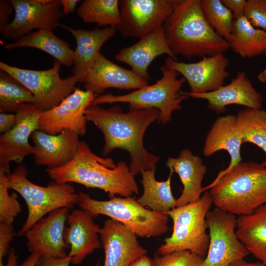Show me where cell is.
<instances>
[{"mask_svg": "<svg viewBox=\"0 0 266 266\" xmlns=\"http://www.w3.org/2000/svg\"><path fill=\"white\" fill-rule=\"evenodd\" d=\"M159 110L152 108L123 112L118 105L105 109L91 104L85 111L87 122L93 123L103 135L102 154L116 149L127 151L130 156V169L136 175L156 166L160 157L144 147L143 137L148 126L159 116Z\"/></svg>", "mask_w": 266, "mask_h": 266, "instance_id": "cell-1", "label": "cell"}, {"mask_svg": "<svg viewBox=\"0 0 266 266\" xmlns=\"http://www.w3.org/2000/svg\"><path fill=\"white\" fill-rule=\"evenodd\" d=\"M45 171L58 183L73 182L86 188H98L107 192L110 198L116 195L128 197L139 194L134 176L125 162L115 164L111 158L96 155L83 140L72 160Z\"/></svg>", "mask_w": 266, "mask_h": 266, "instance_id": "cell-2", "label": "cell"}, {"mask_svg": "<svg viewBox=\"0 0 266 266\" xmlns=\"http://www.w3.org/2000/svg\"><path fill=\"white\" fill-rule=\"evenodd\" d=\"M163 28L174 54L187 58L224 54L230 48L206 20L200 0H176Z\"/></svg>", "mask_w": 266, "mask_h": 266, "instance_id": "cell-3", "label": "cell"}, {"mask_svg": "<svg viewBox=\"0 0 266 266\" xmlns=\"http://www.w3.org/2000/svg\"><path fill=\"white\" fill-rule=\"evenodd\" d=\"M216 207L235 215H249L266 203V166L241 162L210 189Z\"/></svg>", "mask_w": 266, "mask_h": 266, "instance_id": "cell-4", "label": "cell"}, {"mask_svg": "<svg viewBox=\"0 0 266 266\" xmlns=\"http://www.w3.org/2000/svg\"><path fill=\"white\" fill-rule=\"evenodd\" d=\"M77 203L93 218L99 215L108 216L121 223L137 236L157 237L168 230L167 214L157 213L143 206L135 197H114L108 200H100L79 192Z\"/></svg>", "mask_w": 266, "mask_h": 266, "instance_id": "cell-5", "label": "cell"}, {"mask_svg": "<svg viewBox=\"0 0 266 266\" xmlns=\"http://www.w3.org/2000/svg\"><path fill=\"white\" fill-rule=\"evenodd\" d=\"M27 176L28 170L21 164L6 174L9 188L19 193L28 206L27 218L18 233L20 237L46 214L61 208H71L78 199V193L69 183L53 181L47 186H41L32 182Z\"/></svg>", "mask_w": 266, "mask_h": 266, "instance_id": "cell-6", "label": "cell"}, {"mask_svg": "<svg viewBox=\"0 0 266 266\" xmlns=\"http://www.w3.org/2000/svg\"><path fill=\"white\" fill-rule=\"evenodd\" d=\"M213 203L209 192L206 191L197 201L167 212L173 221V231L159 247L158 253L187 250L205 258L209 244L206 215Z\"/></svg>", "mask_w": 266, "mask_h": 266, "instance_id": "cell-7", "label": "cell"}, {"mask_svg": "<svg viewBox=\"0 0 266 266\" xmlns=\"http://www.w3.org/2000/svg\"><path fill=\"white\" fill-rule=\"evenodd\" d=\"M160 69L162 76L155 83L125 95L98 96L91 104L124 102L129 104L130 110L156 108L160 112L159 122L167 123L171 120L173 112L181 109V102L188 98L180 92L186 80L183 77H178V72L164 65Z\"/></svg>", "mask_w": 266, "mask_h": 266, "instance_id": "cell-8", "label": "cell"}, {"mask_svg": "<svg viewBox=\"0 0 266 266\" xmlns=\"http://www.w3.org/2000/svg\"><path fill=\"white\" fill-rule=\"evenodd\" d=\"M61 64L56 60L51 68L35 70L11 66L1 61L0 69L27 88L33 95L35 104L42 111L58 105L74 91L79 82L73 75L62 79L60 76Z\"/></svg>", "mask_w": 266, "mask_h": 266, "instance_id": "cell-9", "label": "cell"}, {"mask_svg": "<svg viewBox=\"0 0 266 266\" xmlns=\"http://www.w3.org/2000/svg\"><path fill=\"white\" fill-rule=\"evenodd\" d=\"M209 244L201 266H229L250 253L235 233V215L217 207L206 215Z\"/></svg>", "mask_w": 266, "mask_h": 266, "instance_id": "cell-10", "label": "cell"}, {"mask_svg": "<svg viewBox=\"0 0 266 266\" xmlns=\"http://www.w3.org/2000/svg\"><path fill=\"white\" fill-rule=\"evenodd\" d=\"M176 0H119L117 30L126 37L141 38L162 27Z\"/></svg>", "mask_w": 266, "mask_h": 266, "instance_id": "cell-11", "label": "cell"}, {"mask_svg": "<svg viewBox=\"0 0 266 266\" xmlns=\"http://www.w3.org/2000/svg\"><path fill=\"white\" fill-rule=\"evenodd\" d=\"M90 91L76 88L74 91L58 105L41 112L38 130L56 135L69 131L78 135L86 133L85 111L98 96Z\"/></svg>", "mask_w": 266, "mask_h": 266, "instance_id": "cell-12", "label": "cell"}, {"mask_svg": "<svg viewBox=\"0 0 266 266\" xmlns=\"http://www.w3.org/2000/svg\"><path fill=\"white\" fill-rule=\"evenodd\" d=\"M13 20L1 32L4 38L18 39L32 30H52L61 26L60 0H10Z\"/></svg>", "mask_w": 266, "mask_h": 266, "instance_id": "cell-13", "label": "cell"}, {"mask_svg": "<svg viewBox=\"0 0 266 266\" xmlns=\"http://www.w3.org/2000/svg\"><path fill=\"white\" fill-rule=\"evenodd\" d=\"M42 111L35 104L20 105L16 112L14 126L0 136V171L10 173V163H21L34 148L29 143L31 134L37 130L38 120Z\"/></svg>", "mask_w": 266, "mask_h": 266, "instance_id": "cell-14", "label": "cell"}, {"mask_svg": "<svg viewBox=\"0 0 266 266\" xmlns=\"http://www.w3.org/2000/svg\"><path fill=\"white\" fill-rule=\"evenodd\" d=\"M229 64V59L224 54H218L192 63L167 57L164 66L181 74L188 83L191 93L200 94L215 91L224 85L229 76L227 70Z\"/></svg>", "mask_w": 266, "mask_h": 266, "instance_id": "cell-15", "label": "cell"}, {"mask_svg": "<svg viewBox=\"0 0 266 266\" xmlns=\"http://www.w3.org/2000/svg\"><path fill=\"white\" fill-rule=\"evenodd\" d=\"M69 208L56 209L36 222L25 234L26 245L32 253L40 256L64 258L68 247L64 240L65 224Z\"/></svg>", "mask_w": 266, "mask_h": 266, "instance_id": "cell-16", "label": "cell"}, {"mask_svg": "<svg viewBox=\"0 0 266 266\" xmlns=\"http://www.w3.org/2000/svg\"><path fill=\"white\" fill-rule=\"evenodd\" d=\"M137 237L121 223L106 220L100 232L105 255L103 266H129L146 255L147 251L139 244Z\"/></svg>", "mask_w": 266, "mask_h": 266, "instance_id": "cell-17", "label": "cell"}, {"mask_svg": "<svg viewBox=\"0 0 266 266\" xmlns=\"http://www.w3.org/2000/svg\"><path fill=\"white\" fill-rule=\"evenodd\" d=\"M243 137L234 115L218 117L209 131L204 143L203 154L209 157L221 150L227 151L231 158L228 166L221 170L215 179L202 188V192L210 189L225 173L241 162V146Z\"/></svg>", "mask_w": 266, "mask_h": 266, "instance_id": "cell-18", "label": "cell"}, {"mask_svg": "<svg viewBox=\"0 0 266 266\" xmlns=\"http://www.w3.org/2000/svg\"><path fill=\"white\" fill-rule=\"evenodd\" d=\"M183 93L188 97L206 100L208 108L216 114L224 112L226 106L232 104L253 109L262 107V95L255 89L244 71L238 72L230 83L215 91L200 94Z\"/></svg>", "mask_w": 266, "mask_h": 266, "instance_id": "cell-19", "label": "cell"}, {"mask_svg": "<svg viewBox=\"0 0 266 266\" xmlns=\"http://www.w3.org/2000/svg\"><path fill=\"white\" fill-rule=\"evenodd\" d=\"M82 83L85 90L98 95L109 88L137 90L148 85L147 81L131 70L115 64L100 53L88 69Z\"/></svg>", "mask_w": 266, "mask_h": 266, "instance_id": "cell-20", "label": "cell"}, {"mask_svg": "<svg viewBox=\"0 0 266 266\" xmlns=\"http://www.w3.org/2000/svg\"><path fill=\"white\" fill-rule=\"evenodd\" d=\"M164 54L178 60L168 44L162 26L131 46L120 49L115 59L128 65L134 73L148 81L151 78L148 71L149 66L157 57Z\"/></svg>", "mask_w": 266, "mask_h": 266, "instance_id": "cell-21", "label": "cell"}, {"mask_svg": "<svg viewBox=\"0 0 266 266\" xmlns=\"http://www.w3.org/2000/svg\"><path fill=\"white\" fill-rule=\"evenodd\" d=\"M64 231V240L70 251V263L81 264L85 258L100 248L101 228L93 217L83 209H76L69 214Z\"/></svg>", "mask_w": 266, "mask_h": 266, "instance_id": "cell-22", "label": "cell"}, {"mask_svg": "<svg viewBox=\"0 0 266 266\" xmlns=\"http://www.w3.org/2000/svg\"><path fill=\"white\" fill-rule=\"evenodd\" d=\"M30 138L34 148L33 155L35 163L47 168L60 167L72 160L81 142L78 134L69 131L52 135L37 130Z\"/></svg>", "mask_w": 266, "mask_h": 266, "instance_id": "cell-23", "label": "cell"}, {"mask_svg": "<svg viewBox=\"0 0 266 266\" xmlns=\"http://www.w3.org/2000/svg\"><path fill=\"white\" fill-rule=\"evenodd\" d=\"M166 166L170 172L178 174L183 186L175 207L197 201L202 192V182L207 171L202 159L191 150L184 149L177 158H168Z\"/></svg>", "mask_w": 266, "mask_h": 266, "instance_id": "cell-24", "label": "cell"}, {"mask_svg": "<svg viewBox=\"0 0 266 266\" xmlns=\"http://www.w3.org/2000/svg\"><path fill=\"white\" fill-rule=\"evenodd\" d=\"M74 37L76 47L74 51L72 75L82 82L86 74L103 45L113 37L115 27H106L94 30L75 29L61 24Z\"/></svg>", "mask_w": 266, "mask_h": 266, "instance_id": "cell-25", "label": "cell"}, {"mask_svg": "<svg viewBox=\"0 0 266 266\" xmlns=\"http://www.w3.org/2000/svg\"><path fill=\"white\" fill-rule=\"evenodd\" d=\"M236 235L254 257L266 265V203L237 218Z\"/></svg>", "mask_w": 266, "mask_h": 266, "instance_id": "cell-26", "label": "cell"}, {"mask_svg": "<svg viewBox=\"0 0 266 266\" xmlns=\"http://www.w3.org/2000/svg\"><path fill=\"white\" fill-rule=\"evenodd\" d=\"M51 30H39L29 33L13 43L4 45L7 50L18 47H32L42 50L66 66L73 65L74 51L68 42L57 36Z\"/></svg>", "mask_w": 266, "mask_h": 266, "instance_id": "cell-27", "label": "cell"}, {"mask_svg": "<svg viewBox=\"0 0 266 266\" xmlns=\"http://www.w3.org/2000/svg\"><path fill=\"white\" fill-rule=\"evenodd\" d=\"M155 170L156 166L140 173L143 192L136 200L140 204L155 212L166 214L175 207L176 199L170 186L172 173L170 172L166 181H158L155 178Z\"/></svg>", "mask_w": 266, "mask_h": 266, "instance_id": "cell-28", "label": "cell"}, {"mask_svg": "<svg viewBox=\"0 0 266 266\" xmlns=\"http://www.w3.org/2000/svg\"><path fill=\"white\" fill-rule=\"evenodd\" d=\"M230 48L242 58H250L265 54L266 32L254 27L244 16L233 20Z\"/></svg>", "mask_w": 266, "mask_h": 266, "instance_id": "cell-29", "label": "cell"}, {"mask_svg": "<svg viewBox=\"0 0 266 266\" xmlns=\"http://www.w3.org/2000/svg\"><path fill=\"white\" fill-rule=\"evenodd\" d=\"M77 13L85 23L117 28L120 22L119 0H85Z\"/></svg>", "mask_w": 266, "mask_h": 266, "instance_id": "cell-30", "label": "cell"}, {"mask_svg": "<svg viewBox=\"0 0 266 266\" xmlns=\"http://www.w3.org/2000/svg\"><path fill=\"white\" fill-rule=\"evenodd\" d=\"M243 142L252 143L266 154V110L246 108L236 115ZM263 163L266 166V160Z\"/></svg>", "mask_w": 266, "mask_h": 266, "instance_id": "cell-31", "label": "cell"}, {"mask_svg": "<svg viewBox=\"0 0 266 266\" xmlns=\"http://www.w3.org/2000/svg\"><path fill=\"white\" fill-rule=\"evenodd\" d=\"M32 93L22 84L6 72L0 71V110L16 113L24 103L35 104Z\"/></svg>", "mask_w": 266, "mask_h": 266, "instance_id": "cell-32", "label": "cell"}, {"mask_svg": "<svg viewBox=\"0 0 266 266\" xmlns=\"http://www.w3.org/2000/svg\"><path fill=\"white\" fill-rule=\"evenodd\" d=\"M203 15L213 29L229 42L234 20L231 10L221 0H200Z\"/></svg>", "mask_w": 266, "mask_h": 266, "instance_id": "cell-33", "label": "cell"}, {"mask_svg": "<svg viewBox=\"0 0 266 266\" xmlns=\"http://www.w3.org/2000/svg\"><path fill=\"white\" fill-rule=\"evenodd\" d=\"M6 173L0 171V223L12 224L15 217L21 211L17 195H10Z\"/></svg>", "mask_w": 266, "mask_h": 266, "instance_id": "cell-34", "label": "cell"}, {"mask_svg": "<svg viewBox=\"0 0 266 266\" xmlns=\"http://www.w3.org/2000/svg\"><path fill=\"white\" fill-rule=\"evenodd\" d=\"M204 258L187 250L164 255L156 254L152 259L154 266H201Z\"/></svg>", "mask_w": 266, "mask_h": 266, "instance_id": "cell-35", "label": "cell"}, {"mask_svg": "<svg viewBox=\"0 0 266 266\" xmlns=\"http://www.w3.org/2000/svg\"><path fill=\"white\" fill-rule=\"evenodd\" d=\"M243 16L255 28L266 32V0H247Z\"/></svg>", "mask_w": 266, "mask_h": 266, "instance_id": "cell-36", "label": "cell"}, {"mask_svg": "<svg viewBox=\"0 0 266 266\" xmlns=\"http://www.w3.org/2000/svg\"><path fill=\"white\" fill-rule=\"evenodd\" d=\"M15 234L12 224L0 223V261L9 252V244Z\"/></svg>", "mask_w": 266, "mask_h": 266, "instance_id": "cell-37", "label": "cell"}, {"mask_svg": "<svg viewBox=\"0 0 266 266\" xmlns=\"http://www.w3.org/2000/svg\"><path fill=\"white\" fill-rule=\"evenodd\" d=\"M71 258L67 255L64 258H55L40 256L35 266H69ZM93 266H100L98 262Z\"/></svg>", "mask_w": 266, "mask_h": 266, "instance_id": "cell-38", "label": "cell"}, {"mask_svg": "<svg viewBox=\"0 0 266 266\" xmlns=\"http://www.w3.org/2000/svg\"><path fill=\"white\" fill-rule=\"evenodd\" d=\"M224 5L232 12L234 20L243 16L245 0H221Z\"/></svg>", "mask_w": 266, "mask_h": 266, "instance_id": "cell-39", "label": "cell"}, {"mask_svg": "<svg viewBox=\"0 0 266 266\" xmlns=\"http://www.w3.org/2000/svg\"><path fill=\"white\" fill-rule=\"evenodd\" d=\"M17 122L16 113H8L0 112V133H5L11 129Z\"/></svg>", "mask_w": 266, "mask_h": 266, "instance_id": "cell-40", "label": "cell"}, {"mask_svg": "<svg viewBox=\"0 0 266 266\" xmlns=\"http://www.w3.org/2000/svg\"><path fill=\"white\" fill-rule=\"evenodd\" d=\"M13 6L9 0L0 1V31H2L8 23L9 15L12 13Z\"/></svg>", "mask_w": 266, "mask_h": 266, "instance_id": "cell-41", "label": "cell"}, {"mask_svg": "<svg viewBox=\"0 0 266 266\" xmlns=\"http://www.w3.org/2000/svg\"><path fill=\"white\" fill-rule=\"evenodd\" d=\"M63 8V11L65 14H68L72 12L76 7L78 0H60Z\"/></svg>", "mask_w": 266, "mask_h": 266, "instance_id": "cell-42", "label": "cell"}, {"mask_svg": "<svg viewBox=\"0 0 266 266\" xmlns=\"http://www.w3.org/2000/svg\"><path fill=\"white\" fill-rule=\"evenodd\" d=\"M129 266H154L153 260L146 255L142 256L141 257L136 260Z\"/></svg>", "mask_w": 266, "mask_h": 266, "instance_id": "cell-43", "label": "cell"}, {"mask_svg": "<svg viewBox=\"0 0 266 266\" xmlns=\"http://www.w3.org/2000/svg\"><path fill=\"white\" fill-rule=\"evenodd\" d=\"M17 256L15 250L12 249L8 252V262L6 265L3 263V261L0 262V266H18L17 264Z\"/></svg>", "mask_w": 266, "mask_h": 266, "instance_id": "cell-44", "label": "cell"}, {"mask_svg": "<svg viewBox=\"0 0 266 266\" xmlns=\"http://www.w3.org/2000/svg\"><path fill=\"white\" fill-rule=\"evenodd\" d=\"M40 255L36 253H32L28 258L18 266H35Z\"/></svg>", "mask_w": 266, "mask_h": 266, "instance_id": "cell-45", "label": "cell"}, {"mask_svg": "<svg viewBox=\"0 0 266 266\" xmlns=\"http://www.w3.org/2000/svg\"><path fill=\"white\" fill-rule=\"evenodd\" d=\"M229 266H266V265L264 264L262 262H247L245 260L242 259L232 263Z\"/></svg>", "mask_w": 266, "mask_h": 266, "instance_id": "cell-46", "label": "cell"}, {"mask_svg": "<svg viewBox=\"0 0 266 266\" xmlns=\"http://www.w3.org/2000/svg\"><path fill=\"white\" fill-rule=\"evenodd\" d=\"M266 56V51L264 54ZM258 79L259 81L262 83L266 82V68L261 71L258 75Z\"/></svg>", "mask_w": 266, "mask_h": 266, "instance_id": "cell-47", "label": "cell"}]
</instances>
